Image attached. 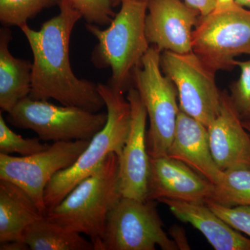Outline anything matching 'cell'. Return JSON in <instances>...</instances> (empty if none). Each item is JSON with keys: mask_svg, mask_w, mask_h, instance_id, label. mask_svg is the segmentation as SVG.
<instances>
[{"mask_svg": "<svg viewBox=\"0 0 250 250\" xmlns=\"http://www.w3.org/2000/svg\"><path fill=\"white\" fill-rule=\"evenodd\" d=\"M60 13L46 21L39 30L27 23L20 28L32 51V80L29 98L54 99L64 106L98 113L104 107L98 84L77 78L70 61L72 31L82 14L65 1L58 3Z\"/></svg>", "mask_w": 250, "mask_h": 250, "instance_id": "1", "label": "cell"}, {"mask_svg": "<svg viewBox=\"0 0 250 250\" xmlns=\"http://www.w3.org/2000/svg\"><path fill=\"white\" fill-rule=\"evenodd\" d=\"M123 197L120 188L119 157L111 153L98 169L82 180L47 217L100 244L108 215Z\"/></svg>", "mask_w": 250, "mask_h": 250, "instance_id": "2", "label": "cell"}, {"mask_svg": "<svg viewBox=\"0 0 250 250\" xmlns=\"http://www.w3.org/2000/svg\"><path fill=\"white\" fill-rule=\"evenodd\" d=\"M121 8L106 29L95 24H85L96 38L98 45L92 54V62L99 68L110 67L109 85L124 94L129 90L130 79L149 49L146 33L147 1H121Z\"/></svg>", "mask_w": 250, "mask_h": 250, "instance_id": "3", "label": "cell"}, {"mask_svg": "<svg viewBox=\"0 0 250 250\" xmlns=\"http://www.w3.org/2000/svg\"><path fill=\"white\" fill-rule=\"evenodd\" d=\"M108 118L101 131L90 140L73 165L57 172L46 187L44 202L47 213L54 209L82 180L93 174L111 153L119 157L131 127V106L123 93L109 85L98 83Z\"/></svg>", "mask_w": 250, "mask_h": 250, "instance_id": "4", "label": "cell"}, {"mask_svg": "<svg viewBox=\"0 0 250 250\" xmlns=\"http://www.w3.org/2000/svg\"><path fill=\"white\" fill-rule=\"evenodd\" d=\"M161 54L155 46L149 47L133 72L134 87L146 106L149 121L147 146L152 158L167 155L180 111L175 85L161 70Z\"/></svg>", "mask_w": 250, "mask_h": 250, "instance_id": "5", "label": "cell"}, {"mask_svg": "<svg viewBox=\"0 0 250 250\" xmlns=\"http://www.w3.org/2000/svg\"><path fill=\"white\" fill-rule=\"evenodd\" d=\"M192 52L215 72L236 66L237 56H250V9L234 1L200 16Z\"/></svg>", "mask_w": 250, "mask_h": 250, "instance_id": "6", "label": "cell"}, {"mask_svg": "<svg viewBox=\"0 0 250 250\" xmlns=\"http://www.w3.org/2000/svg\"><path fill=\"white\" fill-rule=\"evenodd\" d=\"M7 121L30 129L43 141H90L107 121V113H94L71 106H57L47 100L23 99L9 112Z\"/></svg>", "mask_w": 250, "mask_h": 250, "instance_id": "7", "label": "cell"}, {"mask_svg": "<svg viewBox=\"0 0 250 250\" xmlns=\"http://www.w3.org/2000/svg\"><path fill=\"white\" fill-rule=\"evenodd\" d=\"M178 250L164 229L154 200L122 197L108 215L97 250Z\"/></svg>", "mask_w": 250, "mask_h": 250, "instance_id": "8", "label": "cell"}, {"mask_svg": "<svg viewBox=\"0 0 250 250\" xmlns=\"http://www.w3.org/2000/svg\"><path fill=\"white\" fill-rule=\"evenodd\" d=\"M161 67L164 75L175 85L179 108L207 127L220 113L222 92L215 73L193 52L177 54L164 51Z\"/></svg>", "mask_w": 250, "mask_h": 250, "instance_id": "9", "label": "cell"}, {"mask_svg": "<svg viewBox=\"0 0 250 250\" xmlns=\"http://www.w3.org/2000/svg\"><path fill=\"white\" fill-rule=\"evenodd\" d=\"M89 142L60 141L43 152L21 157L0 153V179L21 188L47 215L44 202L46 187L57 172L75 164Z\"/></svg>", "mask_w": 250, "mask_h": 250, "instance_id": "10", "label": "cell"}, {"mask_svg": "<svg viewBox=\"0 0 250 250\" xmlns=\"http://www.w3.org/2000/svg\"><path fill=\"white\" fill-rule=\"evenodd\" d=\"M126 100L131 106V127L119 156L120 188L123 197L146 200L149 172L146 130L147 113L135 87L128 90Z\"/></svg>", "mask_w": 250, "mask_h": 250, "instance_id": "11", "label": "cell"}, {"mask_svg": "<svg viewBox=\"0 0 250 250\" xmlns=\"http://www.w3.org/2000/svg\"><path fill=\"white\" fill-rule=\"evenodd\" d=\"M200 14L182 0H148L146 33L161 52H192V33Z\"/></svg>", "mask_w": 250, "mask_h": 250, "instance_id": "12", "label": "cell"}, {"mask_svg": "<svg viewBox=\"0 0 250 250\" xmlns=\"http://www.w3.org/2000/svg\"><path fill=\"white\" fill-rule=\"evenodd\" d=\"M213 190L214 184L184 163L167 156L149 157L147 200L206 203Z\"/></svg>", "mask_w": 250, "mask_h": 250, "instance_id": "13", "label": "cell"}, {"mask_svg": "<svg viewBox=\"0 0 250 250\" xmlns=\"http://www.w3.org/2000/svg\"><path fill=\"white\" fill-rule=\"evenodd\" d=\"M207 128L212 155L220 170L250 168V134L226 92H222L220 113Z\"/></svg>", "mask_w": 250, "mask_h": 250, "instance_id": "14", "label": "cell"}, {"mask_svg": "<svg viewBox=\"0 0 250 250\" xmlns=\"http://www.w3.org/2000/svg\"><path fill=\"white\" fill-rule=\"evenodd\" d=\"M167 156L184 163L214 185L223 176L212 155L208 128L181 109Z\"/></svg>", "mask_w": 250, "mask_h": 250, "instance_id": "15", "label": "cell"}, {"mask_svg": "<svg viewBox=\"0 0 250 250\" xmlns=\"http://www.w3.org/2000/svg\"><path fill=\"white\" fill-rule=\"evenodd\" d=\"M172 214L197 229L216 250H250V239L238 233L215 214L205 203L163 198Z\"/></svg>", "mask_w": 250, "mask_h": 250, "instance_id": "16", "label": "cell"}, {"mask_svg": "<svg viewBox=\"0 0 250 250\" xmlns=\"http://www.w3.org/2000/svg\"><path fill=\"white\" fill-rule=\"evenodd\" d=\"M45 215L21 188L0 179V243L24 241L26 229Z\"/></svg>", "mask_w": 250, "mask_h": 250, "instance_id": "17", "label": "cell"}, {"mask_svg": "<svg viewBox=\"0 0 250 250\" xmlns=\"http://www.w3.org/2000/svg\"><path fill=\"white\" fill-rule=\"evenodd\" d=\"M12 39L7 27L0 29V108L11 111L30 93L32 62L11 54L9 42Z\"/></svg>", "mask_w": 250, "mask_h": 250, "instance_id": "18", "label": "cell"}, {"mask_svg": "<svg viewBox=\"0 0 250 250\" xmlns=\"http://www.w3.org/2000/svg\"><path fill=\"white\" fill-rule=\"evenodd\" d=\"M23 240L32 250H94L91 241L52 221L47 215L26 229Z\"/></svg>", "mask_w": 250, "mask_h": 250, "instance_id": "19", "label": "cell"}, {"mask_svg": "<svg viewBox=\"0 0 250 250\" xmlns=\"http://www.w3.org/2000/svg\"><path fill=\"white\" fill-rule=\"evenodd\" d=\"M210 200L228 207L250 206V168L224 171Z\"/></svg>", "mask_w": 250, "mask_h": 250, "instance_id": "20", "label": "cell"}, {"mask_svg": "<svg viewBox=\"0 0 250 250\" xmlns=\"http://www.w3.org/2000/svg\"><path fill=\"white\" fill-rule=\"evenodd\" d=\"M59 1V0H0V21L4 27H20L42 9L58 4Z\"/></svg>", "mask_w": 250, "mask_h": 250, "instance_id": "21", "label": "cell"}, {"mask_svg": "<svg viewBox=\"0 0 250 250\" xmlns=\"http://www.w3.org/2000/svg\"><path fill=\"white\" fill-rule=\"evenodd\" d=\"M39 138L24 139L10 129L0 114V153L11 154L17 153L22 156L33 155L46 150L49 145L41 142Z\"/></svg>", "mask_w": 250, "mask_h": 250, "instance_id": "22", "label": "cell"}, {"mask_svg": "<svg viewBox=\"0 0 250 250\" xmlns=\"http://www.w3.org/2000/svg\"><path fill=\"white\" fill-rule=\"evenodd\" d=\"M71 4L88 24L104 26L111 24L116 14L113 8L118 0H59Z\"/></svg>", "mask_w": 250, "mask_h": 250, "instance_id": "23", "label": "cell"}, {"mask_svg": "<svg viewBox=\"0 0 250 250\" xmlns=\"http://www.w3.org/2000/svg\"><path fill=\"white\" fill-rule=\"evenodd\" d=\"M241 69V75L231 86L230 96L233 106L244 120L250 113V59L245 62L236 61Z\"/></svg>", "mask_w": 250, "mask_h": 250, "instance_id": "24", "label": "cell"}, {"mask_svg": "<svg viewBox=\"0 0 250 250\" xmlns=\"http://www.w3.org/2000/svg\"><path fill=\"white\" fill-rule=\"evenodd\" d=\"M205 204L231 228L250 237V206L228 207L210 200Z\"/></svg>", "mask_w": 250, "mask_h": 250, "instance_id": "25", "label": "cell"}, {"mask_svg": "<svg viewBox=\"0 0 250 250\" xmlns=\"http://www.w3.org/2000/svg\"><path fill=\"white\" fill-rule=\"evenodd\" d=\"M184 1L202 16L209 14L217 6V0H184Z\"/></svg>", "mask_w": 250, "mask_h": 250, "instance_id": "26", "label": "cell"}, {"mask_svg": "<svg viewBox=\"0 0 250 250\" xmlns=\"http://www.w3.org/2000/svg\"><path fill=\"white\" fill-rule=\"evenodd\" d=\"M1 250H30L24 241H14L1 243Z\"/></svg>", "mask_w": 250, "mask_h": 250, "instance_id": "27", "label": "cell"}, {"mask_svg": "<svg viewBox=\"0 0 250 250\" xmlns=\"http://www.w3.org/2000/svg\"><path fill=\"white\" fill-rule=\"evenodd\" d=\"M235 0H217L216 8L222 7L234 2Z\"/></svg>", "mask_w": 250, "mask_h": 250, "instance_id": "28", "label": "cell"}, {"mask_svg": "<svg viewBox=\"0 0 250 250\" xmlns=\"http://www.w3.org/2000/svg\"><path fill=\"white\" fill-rule=\"evenodd\" d=\"M237 4L250 9V0H235Z\"/></svg>", "mask_w": 250, "mask_h": 250, "instance_id": "29", "label": "cell"}, {"mask_svg": "<svg viewBox=\"0 0 250 250\" xmlns=\"http://www.w3.org/2000/svg\"><path fill=\"white\" fill-rule=\"evenodd\" d=\"M243 124L244 127L246 128L247 131L250 133V122L247 121H243Z\"/></svg>", "mask_w": 250, "mask_h": 250, "instance_id": "30", "label": "cell"}, {"mask_svg": "<svg viewBox=\"0 0 250 250\" xmlns=\"http://www.w3.org/2000/svg\"><path fill=\"white\" fill-rule=\"evenodd\" d=\"M119 2L124 1V0H118ZM130 1H147L148 0H130Z\"/></svg>", "mask_w": 250, "mask_h": 250, "instance_id": "31", "label": "cell"}, {"mask_svg": "<svg viewBox=\"0 0 250 250\" xmlns=\"http://www.w3.org/2000/svg\"><path fill=\"white\" fill-rule=\"evenodd\" d=\"M243 121H247L250 122V113L249 115H248V116H247V118H245V119L243 120Z\"/></svg>", "mask_w": 250, "mask_h": 250, "instance_id": "32", "label": "cell"}]
</instances>
